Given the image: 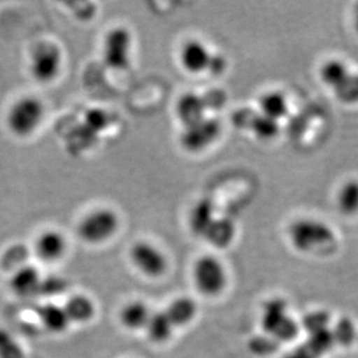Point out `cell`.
<instances>
[{
  "mask_svg": "<svg viewBox=\"0 0 358 358\" xmlns=\"http://www.w3.org/2000/svg\"><path fill=\"white\" fill-rule=\"evenodd\" d=\"M287 237L294 250L311 255H331L338 247L335 231L322 220L308 217L292 222Z\"/></svg>",
  "mask_w": 358,
  "mask_h": 358,
  "instance_id": "obj_1",
  "label": "cell"
},
{
  "mask_svg": "<svg viewBox=\"0 0 358 358\" xmlns=\"http://www.w3.org/2000/svg\"><path fill=\"white\" fill-rule=\"evenodd\" d=\"M44 106L40 99L24 96L14 102L7 115V125L14 135L27 137L40 127L43 120Z\"/></svg>",
  "mask_w": 358,
  "mask_h": 358,
  "instance_id": "obj_2",
  "label": "cell"
},
{
  "mask_svg": "<svg viewBox=\"0 0 358 358\" xmlns=\"http://www.w3.org/2000/svg\"><path fill=\"white\" fill-rule=\"evenodd\" d=\"M193 278L197 290L208 297H215L227 287V274L223 262L213 255L199 257L194 264Z\"/></svg>",
  "mask_w": 358,
  "mask_h": 358,
  "instance_id": "obj_3",
  "label": "cell"
},
{
  "mask_svg": "<svg viewBox=\"0 0 358 358\" xmlns=\"http://www.w3.org/2000/svg\"><path fill=\"white\" fill-rule=\"evenodd\" d=\"M119 217L108 208H99L88 213L79 223L78 236L85 243H101L116 234Z\"/></svg>",
  "mask_w": 358,
  "mask_h": 358,
  "instance_id": "obj_4",
  "label": "cell"
},
{
  "mask_svg": "<svg viewBox=\"0 0 358 358\" xmlns=\"http://www.w3.org/2000/svg\"><path fill=\"white\" fill-rule=\"evenodd\" d=\"M262 326L276 341H290L297 336L298 326L287 315V305L282 299L268 301L264 308Z\"/></svg>",
  "mask_w": 358,
  "mask_h": 358,
  "instance_id": "obj_5",
  "label": "cell"
},
{
  "mask_svg": "<svg viewBox=\"0 0 358 358\" xmlns=\"http://www.w3.org/2000/svg\"><path fill=\"white\" fill-rule=\"evenodd\" d=\"M220 122L215 117L206 116L194 124L183 127L182 132L180 135V143L188 152H201L220 138Z\"/></svg>",
  "mask_w": 358,
  "mask_h": 358,
  "instance_id": "obj_6",
  "label": "cell"
},
{
  "mask_svg": "<svg viewBox=\"0 0 358 358\" xmlns=\"http://www.w3.org/2000/svg\"><path fill=\"white\" fill-rule=\"evenodd\" d=\"M131 31L128 28L115 27L108 31L103 41V59L113 70H125L131 59Z\"/></svg>",
  "mask_w": 358,
  "mask_h": 358,
  "instance_id": "obj_7",
  "label": "cell"
},
{
  "mask_svg": "<svg viewBox=\"0 0 358 358\" xmlns=\"http://www.w3.org/2000/svg\"><path fill=\"white\" fill-rule=\"evenodd\" d=\"M62 66V52L56 44L44 42L35 48L31 57V72L41 83L54 80Z\"/></svg>",
  "mask_w": 358,
  "mask_h": 358,
  "instance_id": "obj_8",
  "label": "cell"
},
{
  "mask_svg": "<svg viewBox=\"0 0 358 358\" xmlns=\"http://www.w3.org/2000/svg\"><path fill=\"white\" fill-rule=\"evenodd\" d=\"M130 259L136 269L148 278H160L167 269L165 254L148 241L136 243L130 250Z\"/></svg>",
  "mask_w": 358,
  "mask_h": 358,
  "instance_id": "obj_9",
  "label": "cell"
},
{
  "mask_svg": "<svg viewBox=\"0 0 358 358\" xmlns=\"http://www.w3.org/2000/svg\"><path fill=\"white\" fill-rule=\"evenodd\" d=\"M213 54L215 52L203 41L192 38L186 41L182 47L180 48V64L187 72L199 75L209 71Z\"/></svg>",
  "mask_w": 358,
  "mask_h": 358,
  "instance_id": "obj_10",
  "label": "cell"
},
{
  "mask_svg": "<svg viewBox=\"0 0 358 358\" xmlns=\"http://www.w3.org/2000/svg\"><path fill=\"white\" fill-rule=\"evenodd\" d=\"M204 95L197 94L195 92H188L180 96L176 102V117L183 127L194 124L206 117L208 112Z\"/></svg>",
  "mask_w": 358,
  "mask_h": 358,
  "instance_id": "obj_11",
  "label": "cell"
},
{
  "mask_svg": "<svg viewBox=\"0 0 358 358\" xmlns=\"http://www.w3.org/2000/svg\"><path fill=\"white\" fill-rule=\"evenodd\" d=\"M35 250L42 261L54 262L61 259L66 250V240L58 231L48 230L38 236Z\"/></svg>",
  "mask_w": 358,
  "mask_h": 358,
  "instance_id": "obj_12",
  "label": "cell"
},
{
  "mask_svg": "<svg viewBox=\"0 0 358 358\" xmlns=\"http://www.w3.org/2000/svg\"><path fill=\"white\" fill-rule=\"evenodd\" d=\"M10 284L14 294L21 297H29L41 290L42 280L36 268L24 266L14 271Z\"/></svg>",
  "mask_w": 358,
  "mask_h": 358,
  "instance_id": "obj_13",
  "label": "cell"
},
{
  "mask_svg": "<svg viewBox=\"0 0 358 358\" xmlns=\"http://www.w3.org/2000/svg\"><path fill=\"white\" fill-rule=\"evenodd\" d=\"M257 112L269 119L280 122L290 112L287 95L280 91L266 92L259 98Z\"/></svg>",
  "mask_w": 358,
  "mask_h": 358,
  "instance_id": "obj_14",
  "label": "cell"
},
{
  "mask_svg": "<svg viewBox=\"0 0 358 358\" xmlns=\"http://www.w3.org/2000/svg\"><path fill=\"white\" fill-rule=\"evenodd\" d=\"M236 237V225L230 218H215L203 238L218 248L231 245Z\"/></svg>",
  "mask_w": 358,
  "mask_h": 358,
  "instance_id": "obj_15",
  "label": "cell"
},
{
  "mask_svg": "<svg viewBox=\"0 0 358 358\" xmlns=\"http://www.w3.org/2000/svg\"><path fill=\"white\" fill-rule=\"evenodd\" d=\"M151 312L148 305L141 301H130L122 308L120 319L125 328L130 331H138L146 327L149 322Z\"/></svg>",
  "mask_w": 358,
  "mask_h": 358,
  "instance_id": "obj_16",
  "label": "cell"
},
{
  "mask_svg": "<svg viewBox=\"0 0 358 358\" xmlns=\"http://www.w3.org/2000/svg\"><path fill=\"white\" fill-rule=\"evenodd\" d=\"M352 70L348 64L340 58H331L321 65L319 76L322 83L333 91L348 78Z\"/></svg>",
  "mask_w": 358,
  "mask_h": 358,
  "instance_id": "obj_17",
  "label": "cell"
},
{
  "mask_svg": "<svg viewBox=\"0 0 358 358\" xmlns=\"http://www.w3.org/2000/svg\"><path fill=\"white\" fill-rule=\"evenodd\" d=\"M336 208L345 216L358 213V179H349L338 187L335 196Z\"/></svg>",
  "mask_w": 358,
  "mask_h": 358,
  "instance_id": "obj_18",
  "label": "cell"
},
{
  "mask_svg": "<svg viewBox=\"0 0 358 358\" xmlns=\"http://www.w3.org/2000/svg\"><path fill=\"white\" fill-rule=\"evenodd\" d=\"M38 317L44 327L55 334L66 331L71 324L65 312L64 306H59V305H43L38 312Z\"/></svg>",
  "mask_w": 358,
  "mask_h": 358,
  "instance_id": "obj_19",
  "label": "cell"
},
{
  "mask_svg": "<svg viewBox=\"0 0 358 358\" xmlns=\"http://www.w3.org/2000/svg\"><path fill=\"white\" fill-rule=\"evenodd\" d=\"M215 220V208L209 199H203L194 206L189 216V225L194 234L202 237Z\"/></svg>",
  "mask_w": 358,
  "mask_h": 358,
  "instance_id": "obj_20",
  "label": "cell"
},
{
  "mask_svg": "<svg viewBox=\"0 0 358 358\" xmlns=\"http://www.w3.org/2000/svg\"><path fill=\"white\" fill-rule=\"evenodd\" d=\"M165 312L174 324V327L186 326L195 318L197 305L190 298L179 297L169 304V308Z\"/></svg>",
  "mask_w": 358,
  "mask_h": 358,
  "instance_id": "obj_21",
  "label": "cell"
},
{
  "mask_svg": "<svg viewBox=\"0 0 358 358\" xmlns=\"http://www.w3.org/2000/svg\"><path fill=\"white\" fill-rule=\"evenodd\" d=\"M174 328H176L174 324L169 318V315H166V312L159 311L151 313L145 329L151 341L156 342V343H164L172 338Z\"/></svg>",
  "mask_w": 358,
  "mask_h": 358,
  "instance_id": "obj_22",
  "label": "cell"
},
{
  "mask_svg": "<svg viewBox=\"0 0 358 358\" xmlns=\"http://www.w3.org/2000/svg\"><path fill=\"white\" fill-rule=\"evenodd\" d=\"M64 310L70 322H77V324L87 322L95 315V306L91 298L81 296V294L70 298L64 305Z\"/></svg>",
  "mask_w": 358,
  "mask_h": 358,
  "instance_id": "obj_23",
  "label": "cell"
},
{
  "mask_svg": "<svg viewBox=\"0 0 358 358\" xmlns=\"http://www.w3.org/2000/svg\"><path fill=\"white\" fill-rule=\"evenodd\" d=\"M248 129L261 141H273L280 134V122L269 119L257 110Z\"/></svg>",
  "mask_w": 358,
  "mask_h": 358,
  "instance_id": "obj_24",
  "label": "cell"
},
{
  "mask_svg": "<svg viewBox=\"0 0 358 358\" xmlns=\"http://www.w3.org/2000/svg\"><path fill=\"white\" fill-rule=\"evenodd\" d=\"M334 94L345 105H358V72H352L336 90Z\"/></svg>",
  "mask_w": 358,
  "mask_h": 358,
  "instance_id": "obj_25",
  "label": "cell"
},
{
  "mask_svg": "<svg viewBox=\"0 0 358 358\" xmlns=\"http://www.w3.org/2000/svg\"><path fill=\"white\" fill-rule=\"evenodd\" d=\"M334 343L342 345H350L357 338L355 324L350 319H342L338 321L334 329L331 331Z\"/></svg>",
  "mask_w": 358,
  "mask_h": 358,
  "instance_id": "obj_26",
  "label": "cell"
},
{
  "mask_svg": "<svg viewBox=\"0 0 358 358\" xmlns=\"http://www.w3.org/2000/svg\"><path fill=\"white\" fill-rule=\"evenodd\" d=\"M328 322H329V317L326 312L315 311L305 317L303 326L310 335H312L319 331H326Z\"/></svg>",
  "mask_w": 358,
  "mask_h": 358,
  "instance_id": "obj_27",
  "label": "cell"
},
{
  "mask_svg": "<svg viewBox=\"0 0 358 358\" xmlns=\"http://www.w3.org/2000/svg\"><path fill=\"white\" fill-rule=\"evenodd\" d=\"M278 342L269 336H257L250 342V348L257 355H269L278 348Z\"/></svg>",
  "mask_w": 358,
  "mask_h": 358,
  "instance_id": "obj_28",
  "label": "cell"
},
{
  "mask_svg": "<svg viewBox=\"0 0 358 358\" xmlns=\"http://www.w3.org/2000/svg\"><path fill=\"white\" fill-rule=\"evenodd\" d=\"M227 59H225L223 55L215 52L211 64H210L209 72H211L213 75H222L227 70Z\"/></svg>",
  "mask_w": 358,
  "mask_h": 358,
  "instance_id": "obj_29",
  "label": "cell"
},
{
  "mask_svg": "<svg viewBox=\"0 0 358 358\" xmlns=\"http://www.w3.org/2000/svg\"><path fill=\"white\" fill-rule=\"evenodd\" d=\"M354 28H355V31L358 35V12L356 14L355 20H354Z\"/></svg>",
  "mask_w": 358,
  "mask_h": 358,
  "instance_id": "obj_30",
  "label": "cell"
}]
</instances>
